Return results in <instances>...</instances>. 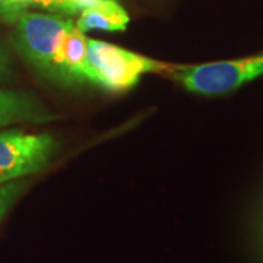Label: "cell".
Segmentation results:
<instances>
[{"label": "cell", "instance_id": "obj_1", "mask_svg": "<svg viewBox=\"0 0 263 263\" xmlns=\"http://www.w3.org/2000/svg\"><path fill=\"white\" fill-rule=\"evenodd\" d=\"M173 65L142 56L126 48L88 38L85 78L88 84L107 91L122 92L133 88L142 75L170 72Z\"/></svg>", "mask_w": 263, "mask_h": 263}, {"label": "cell", "instance_id": "obj_2", "mask_svg": "<svg viewBox=\"0 0 263 263\" xmlns=\"http://www.w3.org/2000/svg\"><path fill=\"white\" fill-rule=\"evenodd\" d=\"M72 19L60 15L24 12L15 22V48L29 67L41 78L60 84L56 67V50Z\"/></svg>", "mask_w": 263, "mask_h": 263}, {"label": "cell", "instance_id": "obj_3", "mask_svg": "<svg viewBox=\"0 0 263 263\" xmlns=\"http://www.w3.org/2000/svg\"><path fill=\"white\" fill-rule=\"evenodd\" d=\"M167 73L189 92L206 97L226 95L263 76V56L202 65H173Z\"/></svg>", "mask_w": 263, "mask_h": 263}, {"label": "cell", "instance_id": "obj_4", "mask_svg": "<svg viewBox=\"0 0 263 263\" xmlns=\"http://www.w3.org/2000/svg\"><path fill=\"white\" fill-rule=\"evenodd\" d=\"M57 145L48 133L0 132V186L41 171L53 158Z\"/></svg>", "mask_w": 263, "mask_h": 263}, {"label": "cell", "instance_id": "obj_5", "mask_svg": "<svg viewBox=\"0 0 263 263\" xmlns=\"http://www.w3.org/2000/svg\"><path fill=\"white\" fill-rule=\"evenodd\" d=\"M88 38L85 32L72 22L60 38L56 50V67L60 76V85L88 84L85 78V56Z\"/></svg>", "mask_w": 263, "mask_h": 263}, {"label": "cell", "instance_id": "obj_6", "mask_svg": "<svg viewBox=\"0 0 263 263\" xmlns=\"http://www.w3.org/2000/svg\"><path fill=\"white\" fill-rule=\"evenodd\" d=\"M56 117L34 95L0 88V130L16 123H47Z\"/></svg>", "mask_w": 263, "mask_h": 263}, {"label": "cell", "instance_id": "obj_7", "mask_svg": "<svg viewBox=\"0 0 263 263\" xmlns=\"http://www.w3.org/2000/svg\"><path fill=\"white\" fill-rule=\"evenodd\" d=\"M129 13L117 0H100L97 5L79 13L75 25L82 32L86 31H124L129 25Z\"/></svg>", "mask_w": 263, "mask_h": 263}, {"label": "cell", "instance_id": "obj_8", "mask_svg": "<svg viewBox=\"0 0 263 263\" xmlns=\"http://www.w3.org/2000/svg\"><path fill=\"white\" fill-rule=\"evenodd\" d=\"M27 187H28V183L25 180H15V181L0 186V221L16 203L19 197L24 195Z\"/></svg>", "mask_w": 263, "mask_h": 263}, {"label": "cell", "instance_id": "obj_9", "mask_svg": "<svg viewBox=\"0 0 263 263\" xmlns=\"http://www.w3.org/2000/svg\"><path fill=\"white\" fill-rule=\"evenodd\" d=\"M28 8V0H0V21L15 24Z\"/></svg>", "mask_w": 263, "mask_h": 263}, {"label": "cell", "instance_id": "obj_10", "mask_svg": "<svg viewBox=\"0 0 263 263\" xmlns=\"http://www.w3.org/2000/svg\"><path fill=\"white\" fill-rule=\"evenodd\" d=\"M98 2L100 0H57V13L75 16L85 9L97 5Z\"/></svg>", "mask_w": 263, "mask_h": 263}, {"label": "cell", "instance_id": "obj_11", "mask_svg": "<svg viewBox=\"0 0 263 263\" xmlns=\"http://www.w3.org/2000/svg\"><path fill=\"white\" fill-rule=\"evenodd\" d=\"M29 6H40L43 9L57 12V0H28Z\"/></svg>", "mask_w": 263, "mask_h": 263}, {"label": "cell", "instance_id": "obj_12", "mask_svg": "<svg viewBox=\"0 0 263 263\" xmlns=\"http://www.w3.org/2000/svg\"><path fill=\"white\" fill-rule=\"evenodd\" d=\"M8 73H9V59L0 46V79L8 76Z\"/></svg>", "mask_w": 263, "mask_h": 263}]
</instances>
